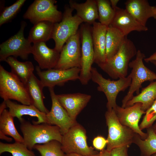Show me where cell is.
<instances>
[{"label": "cell", "mask_w": 156, "mask_h": 156, "mask_svg": "<svg viewBox=\"0 0 156 156\" xmlns=\"http://www.w3.org/2000/svg\"><path fill=\"white\" fill-rule=\"evenodd\" d=\"M128 148L124 146L113 148L110 151V156H128Z\"/></svg>", "instance_id": "36"}, {"label": "cell", "mask_w": 156, "mask_h": 156, "mask_svg": "<svg viewBox=\"0 0 156 156\" xmlns=\"http://www.w3.org/2000/svg\"><path fill=\"white\" fill-rule=\"evenodd\" d=\"M81 43L79 30L66 41L60 52L58 62L54 68L68 69L75 67L80 68Z\"/></svg>", "instance_id": "12"}, {"label": "cell", "mask_w": 156, "mask_h": 156, "mask_svg": "<svg viewBox=\"0 0 156 156\" xmlns=\"http://www.w3.org/2000/svg\"><path fill=\"white\" fill-rule=\"evenodd\" d=\"M54 24L44 21L34 25L29 31L27 39L31 43L47 41L52 38Z\"/></svg>", "instance_id": "26"}, {"label": "cell", "mask_w": 156, "mask_h": 156, "mask_svg": "<svg viewBox=\"0 0 156 156\" xmlns=\"http://www.w3.org/2000/svg\"><path fill=\"white\" fill-rule=\"evenodd\" d=\"M11 68V72L16 75L26 86L32 75L34 67L30 61L21 62L12 56L8 57L5 60Z\"/></svg>", "instance_id": "24"}, {"label": "cell", "mask_w": 156, "mask_h": 156, "mask_svg": "<svg viewBox=\"0 0 156 156\" xmlns=\"http://www.w3.org/2000/svg\"><path fill=\"white\" fill-rule=\"evenodd\" d=\"M26 0H17L12 5L3 8L0 15V26L10 21L20 10Z\"/></svg>", "instance_id": "33"}, {"label": "cell", "mask_w": 156, "mask_h": 156, "mask_svg": "<svg viewBox=\"0 0 156 156\" xmlns=\"http://www.w3.org/2000/svg\"><path fill=\"white\" fill-rule=\"evenodd\" d=\"M8 152L12 156H36L34 152L29 150L22 142H15L12 144L0 142V154Z\"/></svg>", "instance_id": "31"}, {"label": "cell", "mask_w": 156, "mask_h": 156, "mask_svg": "<svg viewBox=\"0 0 156 156\" xmlns=\"http://www.w3.org/2000/svg\"><path fill=\"white\" fill-rule=\"evenodd\" d=\"M31 54L41 69L48 70L55 68L60 53L54 48H49L45 42H39L33 43Z\"/></svg>", "instance_id": "18"}, {"label": "cell", "mask_w": 156, "mask_h": 156, "mask_svg": "<svg viewBox=\"0 0 156 156\" xmlns=\"http://www.w3.org/2000/svg\"><path fill=\"white\" fill-rule=\"evenodd\" d=\"M0 96L4 101L15 100L22 104L31 105L26 86L14 74L0 65Z\"/></svg>", "instance_id": "4"}, {"label": "cell", "mask_w": 156, "mask_h": 156, "mask_svg": "<svg viewBox=\"0 0 156 156\" xmlns=\"http://www.w3.org/2000/svg\"><path fill=\"white\" fill-rule=\"evenodd\" d=\"M26 87L31 101V105L35 106L41 112L46 114L49 111L45 107L44 103L45 98L43 90L44 87L40 81L33 74Z\"/></svg>", "instance_id": "23"}, {"label": "cell", "mask_w": 156, "mask_h": 156, "mask_svg": "<svg viewBox=\"0 0 156 156\" xmlns=\"http://www.w3.org/2000/svg\"><path fill=\"white\" fill-rule=\"evenodd\" d=\"M57 97L69 116L74 120L91 98L90 95L80 93L57 94Z\"/></svg>", "instance_id": "16"}, {"label": "cell", "mask_w": 156, "mask_h": 156, "mask_svg": "<svg viewBox=\"0 0 156 156\" xmlns=\"http://www.w3.org/2000/svg\"><path fill=\"white\" fill-rule=\"evenodd\" d=\"M99 153L96 155H90V156H84V155H82L77 154V153H72L66 154L65 156H98L99 154Z\"/></svg>", "instance_id": "42"}, {"label": "cell", "mask_w": 156, "mask_h": 156, "mask_svg": "<svg viewBox=\"0 0 156 156\" xmlns=\"http://www.w3.org/2000/svg\"><path fill=\"white\" fill-rule=\"evenodd\" d=\"M7 106L5 101L1 104L0 106V114H1L3 111L7 107Z\"/></svg>", "instance_id": "41"}, {"label": "cell", "mask_w": 156, "mask_h": 156, "mask_svg": "<svg viewBox=\"0 0 156 156\" xmlns=\"http://www.w3.org/2000/svg\"><path fill=\"white\" fill-rule=\"evenodd\" d=\"M91 73V79L98 85L97 90L103 92L106 97L107 109H113L115 110L117 105L116 99L118 94L120 92L124 91L129 87L131 79L128 76L117 80L106 79L98 72L96 68L93 67Z\"/></svg>", "instance_id": "8"}, {"label": "cell", "mask_w": 156, "mask_h": 156, "mask_svg": "<svg viewBox=\"0 0 156 156\" xmlns=\"http://www.w3.org/2000/svg\"><path fill=\"white\" fill-rule=\"evenodd\" d=\"M52 101L51 109L46 114L47 123L58 127L62 135L66 133L76 123L59 101L53 88H49Z\"/></svg>", "instance_id": "14"}, {"label": "cell", "mask_w": 156, "mask_h": 156, "mask_svg": "<svg viewBox=\"0 0 156 156\" xmlns=\"http://www.w3.org/2000/svg\"><path fill=\"white\" fill-rule=\"evenodd\" d=\"M147 137L145 139H142L136 134L133 143L139 148L141 156H151L156 153V134L152 126L146 129Z\"/></svg>", "instance_id": "28"}, {"label": "cell", "mask_w": 156, "mask_h": 156, "mask_svg": "<svg viewBox=\"0 0 156 156\" xmlns=\"http://www.w3.org/2000/svg\"><path fill=\"white\" fill-rule=\"evenodd\" d=\"M92 27L85 23L79 30L81 43V70L79 80L83 85L88 84L91 79L92 65L94 62V50Z\"/></svg>", "instance_id": "9"}, {"label": "cell", "mask_w": 156, "mask_h": 156, "mask_svg": "<svg viewBox=\"0 0 156 156\" xmlns=\"http://www.w3.org/2000/svg\"><path fill=\"white\" fill-rule=\"evenodd\" d=\"M156 99V80L151 82L142 89L140 93L133 98L126 104V107L131 106L137 103L142 104V109L146 112Z\"/></svg>", "instance_id": "25"}, {"label": "cell", "mask_w": 156, "mask_h": 156, "mask_svg": "<svg viewBox=\"0 0 156 156\" xmlns=\"http://www.w3.org/2000/svg\"><path fill=\"white\" fill-rule=\"evenodd\" d=\"M135 59L130 62L129 67L132 68L128 75L131 79V82L127 94L122 100L121 107H125L127 102L134 96L135 92L138 94L142 84L145 81L151 82L156 80V74L147 67L144 64L143 60L144 54L140 50H137Z\"/></svg>", "instance_id": "5"}, {"label": "cell", "mask_w": 156, "mask_h": 156, "mask_svg": "<svg viewBox=\"0 0 156 156\" xmlns=\"http://www.w3.org/2000/svg\"><path fill=\"white\" fill-rule=\"evenodd\" d=\"M107 27L96 21L92 26L94 62L98 66L105 63L106 60V34Z\"/></svg>", "instance_id": "19"}, {"label": "cell", "mask_w": 156, "mask_h": 156, "mask_svg": "<svg viewBox=\"0 0 156 156\" xmlns=\"http://www.w3.org/2000/svg\"><path fill=\"white\" fill-rule=\"evenodd\" d=\"M57 2L55 0H35L29 6L23 17L34 25L44 21L59 23L63 14L57 9Z\"/></svg>", "instance_id": "11"}, {"label": "cell", "mask_w": 156, "mask_h": 156, "mask_svg": "<svg viewBox=\"0 0 156 156\" xmlns=\"http://www.w3.org/2000/svg\"><path fill=\"white\" fill-rule=\"evenodd\" d=\"M126 37L119 30L111 25L108 26L106 34V60L116 53Z\"/></svg>", "instance_id": "27"}, {"label": "cell", "mask_w": 156, "mask_h": 156, "mask_svg": "<svg viewBox=\"0 0 156 156\" xmlns=\"http://www.w3.org/2000/svg\"><path fill=\"white\" fill-rule=\"evenodd\" d=\"M61 143L62 149L66 154L90 156L99 153L94 148L88 146L86 130L77 122L62 135Z\"/></svg>", "instance_id": "6"}, {"label": "cell", "mask_w": 156, "mask_h": 156, "mask_svg": "<svg viewBox=\"0 0 156 156\" xmlns=\"http://www.w3.org/2000/svg\"><path fill=\"white\" fill-rule=\"evenodd\" d=\"M14 118L9 111L5 109L0 114V131L5 135L12 137L15 142L23 143V137L16 129Z\"/></svg>", "instance_id": "29"}, {"label": "cell", "mask_w": 156, "mask_h": 156, "mask_svg": "<svg viewBox=\"0 0 156 156\" xmlns=\"http://www.w3.org/2000/svg\"><path fill=\"white\" fill-rule=\"evenodd\" d=\"M154 12L156 16V6H155L154 8Z\"/></svg>", "instance_id": "45"}, {"label": "cell", "mask_w": 156, "mask_h": 156, "mask_svg": "<svg viewBox=\"0 0 156 156\" xmlns=\"http://www.w3.org/2000/svg\"><path fill=\"white\" fill-rule=\"evenodd\" d=\"M112 8L114 10L117 7V5L119 0H110L109 1Z\"/></svg>", "instance_id": "40"}, {"label": "cell", "mask_w": 156, "mask_h": 156, "mask_svg": "<svg viewBox=\"0 0 156 156\" xmlns=\"http://www.w3.org/2000/svg\"><path fill=\"white\" fill-rule=\"evenodd\" d=\"M0 139L4 140L8 142H10L12 141V139L6 136V135L0 131Z\"/></svg>", "instance_id": "38"}, {"label": "cell", "mask_w": 156, "mask_h": 156, "mask_svg": "<svg viewBox=\"0 0 156 156\" xmlns=\"http://www.w3.org/2000/svg\"><path fill=\"white\" fill-rule=\"evenodd\" d=\"M105 117L108 130L106 149L110 151L113 148L118 147H129L133 143L136 133L120 122L114 109H107Z\"/></svg>", "instance_id": "3"}, {"label": "cell", "mask_w": 156, "mask_h": 156, "mask_svg": "<svg viewBox=\"0 0 156 156\" xmlns=\"http://www.w3.org/2000/svg\"><path fill=\"white\" fill-rule=\"evenodd\" d=\"M120 122L131 129L143 139L147 137V133L141 130L139 122L142 116L145 112L142 109V104L137 103L133 105L122 107L117 105L115 110Z\"/></svg>", "instance_id": "15"}, {"label": "cell", "mask_w": 156, "mask_h": 156, "mask_svg": "<svg viewBox=\"0 0 156 156\" xmlns=\"http://www.w3.org/2000/svg\"><path fill=\"white\" fill-rule=\"evenodd\" d=\"M98 156H110V151L104 149L100 151Z\"/></svg>", "instance_id": "39"}, {"label": "cell", "mask_w": 156, "mask_h": 156, "mask_svg": "<svg viewBox=\"0 0 156 156\" xmlns=\"http://www.w3.org/2000/svg\"><path fill=\"white\" fill-rule=\"evenodd\" d=\"M5 101L10 114L14 118H17L20 123L24 120L23 116L29 115L37 118V121H32L33 124L47 123L46 114L41 112L33 105L18 104L9 100Z\"/></svg>", "instance_id": "21"}, {"label": "cell", "mask_w": 156, "mask_h": 156, "mask_svg": "<svg viewBox=\"0 0 156 156\" xmlns=\"http://www.w3.org/2000/svg\"><path fill=\"white\" fill-rule=\"evenodd\" d=\"M137 51L133 42L126 37L116 53L98 66L113 79L126 77L130 61Z\"/></svg>", "instance_id": "2"}, {"label": "cell", "mask_w": 156, "mask_h": 156, "mask_svg": "<svg viewBox=\"0 0 156 156\" xmlns=\"http://www.w3.org/2000/svg\"><path fill=\"white\" fill-rule=\"evenodd\" d=\"M34 148L39 152L40 156H66L62 149L61 143L56 140L42 144H36Z\"/></svg>", "instance_id": "32"}, {"label": "cell", "mask_w": 156, "mask_h": 156, "mask_svg": "<svg viewBox=\"0 0 156 156\" xmlns=\"http://www.w3.org/2000/svg\"><path fill=\"white\" fill-rule=\"evenodd\" d=\"M144 60L147 63L151 62L152 61H156V52H154L148 57L144 58Z\"/></svg>", "instance_id": "37"}, {"label": "cell", "mask_w": 156, "mask_h": 156, "mask_svg": "<svg viewBox=\"0 0 156 156\" xmlns=\"http://www.w3.org/2000/svg\"><path fill=\"white\" fill-rule=\"evenodd\" d=\"M125 9L139 23L144 26L148 20L156 19L155 6L151 5L146 0H128L125 3Z\"/></svg>", "instance_id": "20"}, {"label": "cell", "mask_w": 156, "mask_h": 156, "mask_svg": "<svg viewBox=\"0 0 156 156\" xmlns=\"http://www.w3.org/2000/svg\"><path fill=\"white\" fill-rule=\"evenodd\" d=\"M74 10L66 5L60 22L54 24L52 38L55 42L54 49L60 52L67 40L78 31L83 21L76 14L73 15Z\"/></svg>", "instance_id": "7"}, {"label": "cell", "mask_w": 156, "mask_h": 156, "mask_svg": "<svg viewBox=\"0 0 156 156\" xmlns=\"http://www.w3.org/2000/svg\"><path fill=\"white\" fill-rule=\"evenodd\" d=\"M20 129L23 136V143L31 150L36 144H44L52 140L60 143L62 141V135L56 126L47 123L31 124L24 120L21 123Z\"/></svg>", "instance_id": "1"}, {"label": "cell", "mask_w": 156, "mask_h": 156, "mask_svg": "<svg viewBox=\"0 0 156 156\" xmlns=\"http://www.w3.org/2000/svg\"><path fill=\"white\" fill-rule=\"evenodd\" d=\"M115 14L110 25L121 32L125 36L133 31H146L148 28L138 22L125 9L117 7Z\"/></svg>", "instance_id": "17"}, {"label": "cell", "mask_w": 156, "mask_h": 156, "mask_svg": "<svg viewBox=\"0 0 156 156\" xmlns=\"http://www.w3.org/2000/svg\"><path fill=\"white\" fill-rule=\"evenodd\" d=\"M151 156H156V153L152 155Z\"/></svg>", "instance_id": "46"}, {"label": "cell", "mask_w": 156, "mask_h": 156, "mask_svg": "<svg viewBox=\"0 0 156 156\" xmlns=\"http://www.w3.org/2000/svg\"><path fill=\"white\" fill-rule=\"evenodd\" d=\"M38 66L36 70L43 86L48 88L62 86L69 81L79 79L81 69L75 67L68 69L52 68L42 71Z\"/></svg>", "instance_id": "13"}, {"label": "cell", "mask_w": 156, "mask_h": 156, "mask_svg": "<svg viewBox=\"0 0 156 156\" xmlns=\"http://www.w3.org/2000/svg\"><path fill=\"white\" fill-rule=\"evenodd\" d=\"M26 25L25 22L22 21L18 32L0 44V61H5L8 57L12 56L27 60L29 55L32 53V45L24 36Z\"/></svg>", "instance_id": "10"}, {"label": "cell", "mask_w": 156, "mask_h": 156, "mask_svg": "<svg viewBox=\"0 0 156 156\" xmlns=\"http://www.w3.org/2000/svg\"><path fill=\"white\" fill-rule=\"evenodd\" d=\"M156 121V99L151 106L145 112V115L139 125V127L142 130L152 126Z\"/></svg>", "instance_id": "34"}, {"label": "cell", "mask_w": 156, "mask_h": 156, "mask_svg": "<svg viewBox=\"0 0 156 156\" xmlns=\"http://www.w3.org/2000/svg\"><path fill=\"white\" fill-rule=\"evenodd\" d=\"M99 22L107 27L110 25L115 15V10L112 8L109 1L96 0Z\"/></svg>", "instance_id": "30"}, {"label": "cell", "mask_w": 156, "mask_h": 156, "mask_svg": "<svg viewBox=\"0 0 156 156\" xmlns=\"http://www.w3.org/2000/svg\"><path fill=\"white\" fill-rule=\"evenodd\" d=\"M70 7L75 10L76 14L83 22L92 25L98 19L96 0H87L84 3H79L72 0L69 1Z\"/></svg>", "instance_id": "22"}, {"label": "cell", "mask_w": 156, "mask_h": 156, "mask_svg": "<svg viewBox=\"0 0 156 156\" xmlns=\"http://www.w3.org/2000/svg\"><path fill=\"white\" fill-rule=\"evenodd\" d=\"M153 131L156 134V121L152 126Z\"/></svg>", "instance_id": "43"}, {"label": "cell", "mask_w": 156, "mask_h": 156, "mask_svg": "<svg viewBox=\"0 0 156 156\" xmlns=\"http://www.w3.org/2000/svg\"><path fill=\"white\" fill-rule=\"evenodd\" d=\"M107 140L103 137L98 135L94 138L92 141L94 148L101 151L103 150L107 145Z\"/></svg>", "instance_id": "35"}, {"label": "cell", "mask_w": 156, "mask_h": 156, "mask_svg": "<svg viewBox=\"0 0 156 156\" xmlns=\"http://www.w3.org/2000/svg\"><path fill=\"white\" fill-rule=\"evenodd\" d=\"M156 67V61H152L151 62Z\"/></svg>", "instance_id": "44"}]
</instances>
